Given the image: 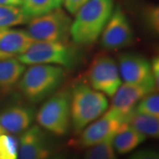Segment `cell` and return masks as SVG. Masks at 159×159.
<instances>
[{
	"mask_svg": "<svg viewBox=\"0 0 159 159\" xmlns=\"http://www.w3.org/2000/svg\"><path fill=\"white\" fill-rule=\"evenodd\" d=\"M147 137L126 125L113 137V147L119 154L131 152L146 140Z\"/></svg>",
	"mask_w": 159,
	"mask_h": 159,
	"instance_id": "2e32d148",
	"label": "cell"
},
{
	"mask_svg": "<svg viewBox=\"0 0 159 159\" xmlns=\"http://www.w3.org/2000/svg\"><path fill=\"white\" fill-rule=\"evenodd\" d=\"M21 6L24 13L29 20L59 7L55 0H23Z\"/></svg>",
	"mask_w": 159,
	"mask_h": 159,
	"instance_id": "d6986e66",
	"label": "cell"
},
{
	"mask_svg": "<svg viewBox=\"0 0 159 159\" xmlns=\"http://www.w3.org/2000/svg\"><path fill=\"white\" fill-rule=\"evenodd\" d=\"M113 11V0H89L76 12L70 35L75 43L88 45L101 34Z\"/></svg>",
	"mask_w": 159,
	"mask_h": 159,
	"instance_id": "6da1fadb",
	"label": "cell"
},
{
	"mask_svg": "<svg viewBox=\"0 0 159 159\" xmlns=\"http://www.w3.org/2000/svg\"><path fill=\"white\" fill-rule=\"evenodd\" d=\"M88 78L95 90L109 97H112L121 85L117 63L106 54H99L94 58L89 68Z\"/></svg>",
	"mask_w": 159,
	"mask_h": 159,
	"instance_id": "52a82bcc",
	"label": "cell"
},
{
	"mask_svg": "<svg viewBox=\"0 0 159 159\" xmlns=\"http://www.w3.org/2000/svg\"><path fill=\"white\" fill-rule=\"evenodd\" d=\"M151 93H155V91L144 86L131 83L120 85L113 95L110 111L118 115L126 123V120L130 114L134 112L137 103L143 97Z\"/></svg>",
	"mask_w": 159,
	"mask_h": 159,
	"instance_id": "7c38bea8",
	"label": "cell"
},
{
	"mask_svg": "<svg viewBox=\"0 0 159 159\" xmlns=\"http://www.w3.org/2000/svg\"><path fill=\"white\" fill-rule=\"evenodd\" d=\"M151 65V71H152V74H153L154 80L156 82V85L158 87L159 83V59L158 57H156L152 59V62L150 63Z\"/></svg>",
	"mask_w": 159,
	"mask_h": 159,
	"instance_id": "484cf974",
	"label": "cell"
},
{
	"mask_svg": "<svg viewBox=\"0 0 159 159\" xmlns=\"http://www.w3.org/2000/svg\"><path fill=\"white\" fill-rule=\"evenodd\" d=\"M11 57H14L9 56V55H7V54H6V53H3V52H1V51H0V61L5 60V59H8V58H11Z\"/></svg>",
	"mask_w": 159,
	"mask_h": 159,
	"instance_id": "83f0119b",
	"label": "cell"
},
{
	"mask_svg": "<svg viewBox=\"0 0 159 159\" xmlns=\"http://www.w3.org/2000/svg\"><path fill=\"white\" fill-rule=\"evenodd\" d=\"M34 40L27 31L0 29V51L11 57L22 54L33 44Z\"/></svg>",
	"mask_w": 159,
	"mask_h": 159,
	"instance_id": "5bb4252c",
	"label": "cell"
},
{
	"mask_svg": "<svg viewBox=\"0 0 159 159\" xmlns=\"http://www.w3.org/2000/svg\"><path fill=\"white\" fill-rule=\"evenodd\" d=\"M127 125L142 134L143 135L151 138H158L159 119L151 115L138 113L134 111L126 120Z\"/></svg>",
	"mask_w": 159,
	"mask_h": 159,
	"instance_id": "e0dca14e",
	"label": "cell"
},
{
	"mask_svg": "<svg viewBox=\"0 0 159 159\" xmlns=\"http://www.w3.org/2000/svg\"><path fill=\"white\" fill-rule=\"evenodd\" d=\"M113 137H109L90 147L84 155V159H117Z\"/></svg>",
	"mask_w": 159,
	"mask_h": 159,
	"instance_id": "ffe728a7",
	"label": "cell"
},
{
	"mask_svg": "<svg viewBox=\"0 0 159 159\" xmlns=\"http://www.w3.org/2000/svg\"><path fill=\"white\" fill-rule=\"evenodd\" d=\"M29 21L21 7L0 5V29H8Z\"/></svg>",
	"mask_w": 159,
	"mask_h": 159,
	"instance_id": "ac0fdd59",
	"label": "cell"
},
{
	"mask_svg": "<svg viewBox=\"0 0 159 159\" xmlns=\"http://www.w3.org/2000/svg\"><path fill=\"white\" fill-rule=\"evenodd\" d=\"M134 31L119 7L111 13L102 35V45L106 50H119L134 43Z\"/></svg>",
	"mask_w": 159,
	"mask_h": 159,
	"instance_id": "9c48e42d",
	"label": "cell"
},
{
	"mask_svg": "<svg viewBox=\"0 0 159 159\" xmlns=\"http://www.w3.org/2000/svg\"><path fill=\"white\" fill-rule=\"evenodd\" d=\"M16 58L23 65H58L72 68L78 62V52L67 42L34 41Z\"/></svg>",
	"mask_w": 159,
	"mask_h": 159,
	"instance_id": "277c9868",
	"label": "cell"
},
{
	"mask_svg": "<svg viewBox=\"0 0 159 159\" xmlns=\"http://www.w3.org/2000/svg\"><path fill=\"white\" fill-rule=\"evenodd\" d=\"M19 143L9 134H0V159H18Z\"/></svg>",
	"mask_w": 159,
	"mask_h": 159,
	"instance_id": "7402d4cb",
	"label": "cell"
},
{
	"mask_svg": "<svg viewBox=\"0 0 159 159\" xmlns=\"http://www.w3.org/2000/svg\"><path fill=\"white\" fill-rule=\"evenodd\" d=\"M128 159H159V155L155 149L144 148L132 155Z\"/></svg>",
	"mask_w": 159,
	"mask_h": 159,
	"instance_id": "cb8c5ba5",
	"label": "cell"
},
{
	"mask_svg": "<svg viewBox=\"0 0 159 159\" xmlns=\"http://www.w3.org/2000/svg\"><path fill=\"white\" fill-rule=\"evenodd\" d=\"M36 120L42 127L50 133L63 136L71 126V95L67 89L54 94L41 107Z\"/></svg>",
	"mask_w": 159,
	"mask_h": 159,
	"instance_id": "5b68a950",
	"label": "cell"
},
{
	"mask_svg": "<svg viewBox=\"0 0 159 159\" xmlns=\"http://www.w3.org/2000/svg\"><path fill=\"white\" fill-rule=\"evenodd\" d=\"M119 71L125 83L144 86L156 91L151 65L147 58L135 53H124L119 57Z\"/></svg>",
	"mask_w": 159,
	"mask_h": 159,
	"instance_id": "ba28073f",
	"label": "cell"
},
{
	"mask_svg": "<svg viewBox=\"0 0 159 159\" xmlns=\"http://www.w3.org/2000/svg\"><path fill=\"white\" fill-rule=\"evenodd\" d=\"M134 111L159 118V96L151 93L144 97L135 106Z\"/></svg>",
	"mask_w": 159,
	"mask_h": 159,
	"instance_id": "44dd1931",
	"label": "cell"
},
{
	"mask_svg": "<svg viewBox=\"0 0 159 159\" xmlns=\"http://www.w3.org/2000/svg\"><path fill=\"white\" fill-rule=\"evenodd\" d=\"M23 4V0H0V5L2 6H20Z\"/></svg>",
	"mask_w": 159,
	"mask_h": 159,
	"instance_id": "4316f807",
	"label": "cell"
},
{
	"mask_svg": "<svg viewBox=\"0 0 159 159\" xmlns=\"http://www.w3.org/2000/svg\"><path fill=\"white\" fill-rule=\"evenodd\" d=\"M126 125L123 119L109 110L101 119L82 132L76 145L82 148H90L109 137L114 136Z\"/></svg>",
	"mask_w": 159,
	"mask_h": 159,
	"instance_id": "30bf717a",
	"label": "cell"
},
{
	"mask_svg": "<svg viewBox=\"0 0 159 159\" xmlns=\"http://www.w3.org/2000/svg\"><path fill=\"white\" fill-rule=\"evenodd\" d=\"M34 119L33 108L27 105H12L0 112V126L6 133L20 134L29 129Z\"/></svg>",
	"mask_w": 159,
	"mask_h": 159,
	"instance_id": "4fadbf2b",
	"label": "cell"
},
{
	"mask_svg": "<svg viewBox=\"0 0 159 159\" xmlns=\"http://www.w3.org/2000/svg\"><path fill=\"white\" fill-rule=\"evenodd\" d=\"M144 21L148 29L155 33H158L159 30V10L158 7L151 6L147 7L143 15Z\"/></svg>",
	"mask_w": 159,
	"mask_h": 159,
	"instance_id": "603a6c76",
	"label": "cell"
},
{
	"mask_svg": "<svg viewBox=\"0 0 159 159\" xmlns=\"http://www.w3.org/2000/svg\"><path fill=\"white\" fill-rule=\"evenodd\" d=\"M66 8L68 10L69 12L72 14H76V12L79 11L80 8L89 0H63Z\"/></svg>",
	"mask_w": 159,
	"mask_h": 159,
	"instance_id": "d4e9b609",
	"label": "cell"
},
{
	"mask_svg": "<svg viewBox=\"0 0 159 159\" xmlns=\"http://www.w3.org/2000/svg\"><path fill=\"white\" fill-rule=\"evenodd\" d=\"M72 20L59 7L29 21L27 33L34 41L67 42Z\"/></svg>",
	"mask_w": 159,
	"mask_h": 159,
	"instance_id": "8992f818",
	"label": "cell"
},
{
	"mask_svg": "<svg viewBox=\"0 0 159 159\" xmlns=\"http://www.w3.org/2000/svg\"><path fill=\"white\" fill-rule=\"evenodd\" d=\"M55 2H56V4L57 5V6H61V4H62L63 0H55Z\"/></svg>",
	"mask_w": 159,
	"mask_h": 159,
	"instance_id": "f546056e",
	"label": "cell"
},
{
	"mask_svg": "<svg viewBox=\"0 0 159 159\" xmlns=\"http://www.w3.org/2000/svg\"><path fill=\"white\" fill-rule=\"evenodd\" d=\"M66 73L61 66L33 65L25 70L19 80L23 97L31 102H38L53 94L62 84Z\"/></svg>",
	"mask_w": 159,
	"mask_h": 159,
	"instance_id": "7a4b0ae2",
	"label": "cell"
},
{
	"mask_svg": "<svg viewBox=\"0 0 159 159\" xmlns=\"http://www.w3.org/2000/svg\"><path fill=\"white\" fill-rule=\"evenodd\" d=\"M52 152L50 137L39 125H33L23 132L20 138L18 158L50 159Z\"/></svg>",
	"mask_w": 159,
	"mask_h": 159,
	"instance_id": "8fae6325",
	"label": "cell"
},
{
	"mask_svg": "<svg viewBox=\"0 0 159 159\" xmlns=\"http://www.w3.org/2000/svg\"><path fill=\"white\" fill-rule=\"evenodd\" d=\"M71 124L75 134H80L90 122L98 119L108 108L104 95L91 89L85 83H79L70 91Z\"/></svg>",
	"mask_w": 159,
	"mask_h": 159,
	"instance_id": "3957f363",
	"label": "cell"
},
{
	"mask_svg": "<svg viewBox=\"0 0 159 159\" xmlns=\"http://www.w3.org/2000/svg\"><path fill=\"white\" fill-rule=\"evenodd\" d=\"M25 70V65L16 57L0 61V97L7 95L14 88Z\"/></svg>",
	"mask_w": 159,
	"mask_h": 159,
	"instance_id": "9a60e30c",
	"label": "cell"
},
{
	"mask_svg": "<svg viewBox=\"0 0 159 159\" xmlns=\"http://www.w3.org/2000/svg\"><path fill=\"white\" fill-rule=\"evenodd\" d=\"M50 159H66V157L64 155H57V156H55V157H53Z\"/></svg>",
	"mask_w": 159,
	"mask_h": 159,
	"instance_id": "f1b7e54d",
	"label": "cell"
},
{
	"mask_svg": "<svg viewBox=\"0 0 159 159\" xmlns=\"http://www.w3.org/2000/svg\"><path fill=\"white\" fill-rule=\"evenodd\" d=\"M6 134V132H5L4 129L0 126V134Z\"/></svg>",
	"mask_w": 159,
	"mask_h": 159,
	"instance_id": "4dcf8cb0",
	"label": "cell"
}]
</instances>
